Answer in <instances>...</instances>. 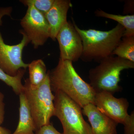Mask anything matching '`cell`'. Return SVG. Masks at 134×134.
Masks as SVG:
<instances>
[{"label": "cell", "mask_w": 134, "mask_h": 134, "mask_svg": "<svg viewBox=\"0 0 134 134\" xmlns=\"http://www.w3.org/2000/svg\"><path fill=\"white\" fill-rule=\"evenodd\" d=\"M71 6L69 0H54L52 7L44 16L50 28V38L56 40L58 32L68 21L67 14Z\"/></svg>", "instance_id": "11"}, {"label": "cell", "mask_w": 134, "mask_h": 134, "mask_svg": "<svg viewBox=\"0 0 134 134\" xmlns=\"http://www.w3.org/2000/svg\"><path fill=\"white\" fill-rule=\"evenodd\" d=\"M35 134H63L58 131L50 123L41 127L35 132Z\"/></svg>", "instance_id": "18"}, {"label": "cell", "mask_w": 134, "mask_h": 134, "mask_svg": "<svg viewBox=\"0 0 134 134\" xmlns=\"http://www.w3.org/2000/svg\"><path fill=\"white\" fill-rule=\"evenodd\" d=\"M25 72L26 69H21L16 76H11L7 74L0 68V80L11 87L16 95H19L24 90V86L22 83V79Z\"/></svg>", "instance_id": "16"}, {"label": "cell", "mask_w": 134, "mask_h": 134, "mask_svg": "<svg viewBox=\"0 0 134 134\" xmlns=\"http://www.w3.org/2000/svg\"><path fill=\"white\" fill-rule=\"evenodd\" d=\"M97 66L89 72L90 84L96 93L107 92L113 95L121 91L119 83L121 72L133 69L134 62L114 55L101 60Z\"/></svg>", "instance_id": "3"}, {"label": "cell", "mask_w": 134, "mask_h": 134, "mask_svg": "<svg viewBox=\"0 0 134 134\" xmlns=\"http://www.w3.org/2000/svg\"><path fill=\"white\" fill-rule=\"evenodd\" d=\"M24 92L33 118L36 131L44 125L50 124L54 116V95L52 93L49 70L45 79L40 84L33 86L29 79L25 81Z\"/></svg>", "instance_id": "4"}, {"label": "cell", "mask_w": 134, "mask_h": 134, "mask_svg": "<svg viewBox=\"0 0 134 134\" xmlns=\"http://www.w3.org/2000/svg\"><path fill=\"white\" fill-rule=\"evenodd\" d=\"M4 94L0 92V126H1L5 119V104L4 102Z\"/></svg>", "instance_id": "19"}, {"label": "cell", "mask_w": 134, "mask_h": 134, "mask_svg": "<svg viewBox=\"0 0 134 134\" xmlns=\"http://www.w3.org/2000/svg\"><path fill=\"white\" fill-rule=\"evenodd\" d=\"M59 46L60 59L76 62L81 57L82 42L73 23L67 21L58 32L56 37Z\"/></svg>", "instance_id": "9"}, {"label": "cell", "mask_w": 134, "mask_h": 134, "mask_svg": "<svg viewBox=\"0 0 134 134\" xmlns=\"http://www.w3.org/2000/svg\"><path fill=\"white\" fill-rule=\"evenodd\" d=\"M19 1L26 7L32 5L44 16L52 7L54 0H21Z\"/></svg>", "instance_id": "17"}, {"label": "cell", "mask_w": 134, "mask_h": 134, "mask_svg": "<svg viewBox=\"0 0 134 134\" xmlns=\"http://www.w3.org/2000/svg\"><path fill=\"white\" fill-rule=\"evenodd\" d=\"M0 134H12L10 130L0 126Z\"/></svg>", "instance_id": "20"}, {"label": "cell", "mask_w": 134, "mask_h": 134, "mask_svg": "<svg viewBox=\"0 0 134 134\" xmlns=\"http://www.w3.org/2000/svg\"><path fill=\"white\" fill-rule=\"evenodd\" d=\"M82 112L88 118L92 134H117L118 123L107 116L93 104L82 108Z\"/></svg>", "instance_id": "10"}, {"label": "cell", "mask_w": 134, "mask_h": 134, "mask_svg": "<svg viewBox=\"0 0 134 134\" xmlns=\"http://www.w3.org/2000/svg\"><path fill=\"white\" fill-rule=\"evenodd\" d=\"M96 16L108 18L115 21L122 25L125 29L123 37L134 36V15H121L109 14L97 10L95 12Z\"/></svg>", "instance_id": "13"}, {"label": "cell", "mask_w": 134, "mask_h": 134, "mask_svg": "<svg viewBox=\"0 0 134 134\" xmlns=\"http://www.w3.org/2000/svg\"><path fill=\"white\" fill-rule=\"evenodd\" d=\"M21 20V26L35 49L43 46L50 38V26L44 15L32 5H29Z\"/></svg>", "instance_id": "8"}, {"label": "cell", "mask_w": 134, "mask_h": 134, "mask_svg": "<svg viewBox=\"0 0 134 134\" xmlns=\"http://www.w3.org/2000/svg\"><path fill=\"white\" fill-rule=\"evenodd\" d=\"M19 96V122L16 129L12 134H35L33 118L24 91Z\"/></svg>", "instance_id": "12"}, {"label": "cell", "mask_w": 134, "mask_h": 134, "mask_svg": "<svg viewBox=\"0 0 134 134\" xmlns=\"http://www.w3.org/2000/svg\"><path fill=\"white\" fill-rule=\"evenodd\" d=\"M134 62V36L123 37L113 55Z\"/></svg>", "instance_id": "15"}, {"label": "cell", "mask_w": 134, "mask_h": 134, "mask_svg": "<svg viewBox=\"0 0 134 134\" xmlns=\"http://www.w3.org/2000/svg\"><path fill=\"white\" fill-rule=\"evenodd\" d=\"M54 116L59 120L63 134H92L91 127L84 119L82 108L65 93L54 92Z\"/></svg>", "instance_id": "5"}, {"label": "cell", "mask_w": 134, "mask_h": 134, "mask_svg": "<svg viewBox=\"0 0 134 134\" xmlns=\"http://www.w3.org/2000/svg\"><path fill=\"white\" fill-rule=\"evenodd\" d=\"M72 63L59 59L57 66L49 70L51 89L54 92H62L82 108L93 104L96 93L78 75Z\"/></svg>", "instance_id": "1"}, {"label": "cell", "mask_w": 134, "mask_h": 134, "mask_svg": "<svg viewBox=\"0 0 134 134\" xmlns=\"http://www.w3.org/2000/svg\"><path fill=\"white\" fill-rule=\"evenodd\" d=\"M29 82L32 85L37 86L44 80L47 74L46 65L43 60H33L29 64Z\"/></svg>", "instance_id": "14"}, {"label": "cell", "mask_w": 134, "mask_h": 134, "mask_svg": "<svg viewBox=\"0 0 134 134\" xmlns=\"http://www.w3.org/2000/svg\"><path fill=\"white\" fill-rule=\"evenodd\" d=\"M73 23L81 38L83 52L81 59L84 62L94 61L99 63L107 57L113 55L123 36L125 29L119 24L108 31L94 29H80L75 22Z\"/></svg>", "instance_id": "2"}, {"label": "cell", "mask_w": 134, "mask_h": 134, "mask_svg": "<svg viewBox=\"0 0 134 134\" xmlns=\"http://www.w3.org/2000/svg\"><path fill=\"white\" fill-rule=\"evenodd\" d=\"M93 104L110 119L124 126V134H134V112L128 113L129 104L126 99L117 98L111 93H96Z\"/></svg>", "instance_id": "7"}, {"label": "cell", "mask_w": 134, "mask_h": 134, "mask_svg": "<svg viewBox=\"0 0 134 134\" xmlns=\"http://www.w3.org/2000/svg\"><path fill=\"white\" fill-rule=\"evenodd\" d=\"M12 11L11 7L0 8V26L2 25V18L10 16ZM19 32L23 35V38L20 43L14 45L6 44L0 32V68L11 76H15L20 69H26L29 66V64L23 60L22 56L24 48L30 41L22 30Z\"/></svg>", "instance_id": "6"}]
</instances>
